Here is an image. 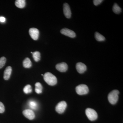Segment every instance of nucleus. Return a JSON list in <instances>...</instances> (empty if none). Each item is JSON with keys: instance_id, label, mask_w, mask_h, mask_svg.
Listing matches in <instances>:
<instances>
[{"instance_id": "11", "label": "nucleus", "mask_w": 123, "mask_h": 123, "mask_svg": "<svg viewBox=\"0 0 123 123\" xmlns=\"http://www.w3.org/2000/svg\"><path fill=\"white\" fill-rule=\"evenodd\" d=\"M76 68L79 73L82 74L86 70V66L83 63L79 62L76 65Z\"/></svg>"}, {"instance_id": "19", "label": "nucleus", "mask_w": 123, "mask_h": 123, "mask_svg": "<svg viewBox=\"0 0 123 123\" xmlns=\"http://www.w3.org/2000/svg\"><path fill=\"white\" fill-rule=\"evenodd\" d=\"M112 10L115 13L118 14L121 12V9L117 4H115L113 6Z\"/></svg>"}, {"instance_id": "5", "label": "nucleus", "mask_w": 123, "mask_h": 123, "mask_svg": "<svg viewBox=\"0 0 123 123\" xmlns=\"http://www.w3.org/2000/svg\"><path fill=\"white\" fill-rule=\"evenodd\" d=\"M67 106V103L65 101H61L56 106V111L59 114H62L66 110Z\"/></svg>"}, {"instance_id": "10", "label": "nucleus", "mask_w": 123, "mask_h": 123, "mask_svg": "<svg viewBox=\"0 0 123 123\" xmlns=\"http://www.w3.org/2000/svg\"><path fill=\"white\" fill-rule=\"evenodd\" d=\"M56 68L58 71L61 72H66L68 69V65L64 62L57 64L56 66Z\"/></svg>"}, {"instance_id": "3", "label": "nucleus", "mask_w": 123, "mask_h": 123, "mask_svg": "<svg viewBox=\"0 0 123 123\" xmlns=\"http://www.w3.org/2000/svg\"><path fill=\"white\" fill-rule=\"evenodd\" d=\"M86 114L88 118L91 121H94L98 118V114L93 109L87 108L86 110Z\"/></svg>"}, {"instance_id": "14", "label": "nucleus", "mask_w": 123, "mask_h": 123, "mask_svg": "<svg viewBox=\"0 0 123 123\" xmlns=\"http://www.w3.org/2000/svg\"><path fill=\"white\" fill-rule=\"evenodd\" d=\"M15 5L18 8H23L25 6L26 2L25 0H17L15 1Z\"/></svg>"}, {"instance_id": "17", "label": "nucleus", "mask_w": 123, "mask_h": 123, "mask_svg": "<svg viewBox=\"0 0 123 123\" xmlns=\"http://www.w3.org/2000/svg\"><path fill=\"white\" fill-rule=\"evenodd\" d=\"M95 37L96 40L98 42H102L104 41L105 39V37L98 32H96L95 33Z\"/></svg>"}, {"instance_id": "21", "label": "nucleus", "mask_w": 123, "mask_h": 123, "mask_svg": "<svg viewBox=\"0 0 123 123\" xmlns=\"http://www.w3.org/2000/svg\"><path fill=\"white\" fill-rule=\"evenodd\" d=\"M6 59L5 57H2L0 58V69L2 68L5 66L6 63Z\"/></svg>"}, {"instance_id": "20", "label": "nucleus", "mask_w": 123, "mask_h": 123, "mask_svg": "<svg viewBox=\"0 0 123 123\" xmlns=\"http://www.w3.org/2000/svg\"><path fill=\"white\" fill-rule=\"evenodd\" d=\"M23 91L24 93L26 94L31 93L32 92L31 86L30 85H27L24 87L23 89Z\"/></svg>"}, {"instance_id": "6", "label": "nucleus", "mask_w": 123, "mask_h": 123, "mask_svg": "<svg viewBox=\"0 0 123 123\" xmlns=\"http://www.w3.org/2000/svg\"><path fill=\"white\" fill-rule=\"evenodd\" d=\"M23 114L25 117L30 120H32L35 118V114L33 110L30 109H26L23 111Z\"/></svg>"}, {"instance_id": "13", "label": "nucleus", "mask_w": 123, "mask_h": 123, "mask_svg": "<svg viewBox=\"0 0 123 123\" xmlns=\"http://www.w3.org/2000/svg\"><path fill=\"white\" fill-rule=\"evenodd\" d=\"M28 105L30 110H36L38 109V105L36 101L33 100H31L29 101Z\"/></svg>"}, {"instance_id": "9", "label": "nucleus", "mask_w": 123, "mask_h": 123, "mask_svg": "<svg viewBox=\"0 0 123 123\" xmlns=\"http://www.w3.org/2000/svg\"><path fill=\"white\" fill-rule=\"evenodd\" d=\"M63 10L65 16L67 18H69L71 17L72 13L70 10V7L68 4L65 3L63 6Z\"/></svg>"}, {"instance_id": "23", "label": "nucleus", "mask_w": 123, "mask_h": 123, "mask_svg": "<svg viewBox=\"0 0 123 123\" xmlns=\"http://www.w3.org/2000/svg\"><path fill=\"white\" fill-rule=\"evenodd\" d=\"M103 1L102 0H93L94 4L97 6L100 4Z\"/></svg>"}, {"instance_id": "2", "label": "nucleus", "mask_w": 123, "mask_h": 123, "mask_svg": "<svg viewBox=\"0 0 123 123\" xmlns=\"http://www.w3.org/2000/svg\"><path fill=\"white\" fill-rule=\"evenodd\" d=\"M119 92L118 90H115L112 91L108 94V99L110 103L115 104L117 103L118 99V94Z\"/></svg>"}, {"instance_id": "7", "label": "nucleus", "mask_w": 123, "mask_h": 123, "mask_svg": "<svg viewBox=\"0 0 123 123\" xmlns=\"http://www.w3.org/2000/svg\"><path fill=\"white\" fill-rule=\"evenodd\" d=\"M61 33L62 34L70 38H74L76 36V34L73 31L67 28H64L62 29L61 31Z\"/></svg>"}, {"instance_id": "1", "label": "nucleus", "mask_w": 123, "mask_h": 123, "mask_svg": "<svg viewBox=\"0 0 123 123\" xmlns=\"http://www.w3.org/2000/svg\"><path fill=\"white\" fill-rule=\"evenodd\" d=\"M43 78L46 83L49 85L55 86L57 84L56 77L50 73H46L43 75Z\"/></svg>"}, {"instance_id": "24", "label": "nucleus", "mask_w": 123, "mask_h": 123, "mask_svg": "<svg viewBox=\"0 0 123 123\" xmlns=\"http://www.w3.org/2000/svg\"><path fill=\"white\" fill-rule=\"evenodd\" d=\"M6 19L5 18L3 17H0V22L1 23H4L5 22Z\"/></svg>"}, {"instance_id": "18", "label": "nucleus", "mask_w": 123, "mask_h": 123, "mask_svg": "<svg viewBox=\"0 0 123 123\" xmlns=\"http://www.w3.org/2000/svg\"><path fill=\"white\" fill-rule=\"evenodd\" d=\"M33 59L36 62L39 61L40 59V53L38 51H36L32 53Z\"/></svg>"}, {"instance_id": "12", "label": "nucleus", "mask_w": 123, "mask_h": 123, "mask_svg": "<svg viewBox=\"0 0 123 123\" xmlns=\"http://www.w3.org/2000/svg\"><path fill=\"white\" fill-rule=\"evenodd\" d=\"M12 71V68L11 66H8L6 68L4 73V78L5 80H8L9 79Z\"/></svg>"}, {"instance_id": "22", "label": "nucleus", "mask_w": 123, "mask_h": 123, "mask_svg": "<svg viewBox=\"0 0 123 123\" xmlns=\"http://www.w3.org/2000/svg\"><path fill=\"white\" fill-rule=\"evenodd\" d=\"M5 108L3 104L0 102V113H2L4 112Z\"/></svg>"}, {"instance_id": "15", "label": "nucleus", "mask_w": 123, "mask_h": 123, "mask_svg": "<svg viewBox=\"0 0 123 123\" xmlns=\"http://www.w3.org/2000/svg\"><path fill=\"white\" fill-rule=\"evenodd\" d=\"M23 66L25 68H30L32 66V63L30 59L27 57L24 59L23 62Z\"/></svg>"}, {"instance_id": "4", "label": "nucleus", "mask_w": 123, "mask_h": 123, "mask_svg": "<svg viewBox=\"0 0 123 123\" xmlns=\"http://www.w3.org/2000/svg\"><path fill=\"white\" fill-rule=\"evenodd\" d=\"M76 92L79 95L87 94L89 91V88L86 85L81 84L77 86L76 88Z\"/></svg>"}, {"instance_id": "16", "label": "nucleus", "mask_w": 123, "mask_h": 123, "mask_svg": "<svg viewBox=\"0 0 123 123\" xmlns=\"http://www.w3.org/2000/svg\"><path fill=\"white\" fill-rule=\"evenodd\" d=\"M35 86L36 92L38 94L41 93L42 92V90H43V86H42L41 84L39 82H37L36 83Z\"/></svg>"}, {"instance_id": "8", "label": "nucleus", "mask_w": 123, "mask_h": 123, "mask_svg": "<svg viewBox=\"0 0 123 123\" xmlns=\"http://www.w3.org/2000/svg\"><path fill=\"white\" fill-rule=\"evenodd\" d=\"M29 34L31 38L34 40H37L39 36V31L35 28H32L29 30Z\"/></svg>"}]
</instances>
